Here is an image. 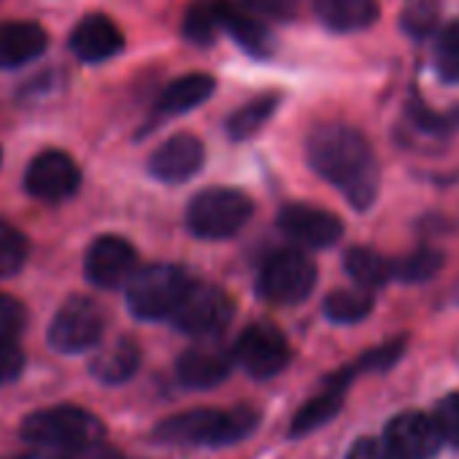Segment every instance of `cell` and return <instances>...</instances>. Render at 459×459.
Masks as SVG:
<instances>
[{
    "instance_id": "obj_1",
    "label": "cell",
    "mask_w": 459,
    "mask_h": 459,
    "mask_svg": "<svg viewBox=\"0 0 459 459\" xmlns=\"http://www.w3.org/2000/svg\"><path fill=\"white\" fill-rule=\"evenodd\" d=\"M308 165L333 184L349 205L368 211L381 189V168L370 141L351 125H319L306 143Z\"/></svg>"
},
{
    "instance_id": "obj_2",
    "label": "cell",
    "mask_w": 459,
    "mask_h": 459,
    "mask_svg": "<svg viewBox=\"0 0 459 459\" xmlns=\"http://www.w3.org/2000/svg\"><path fill=\"white\" fill-rule=\"evenodd\" d=\"M257 427V413L252 408L233 411H186L165 419L157 427V437L178 446H227L247 437Z\"/></svg>"
},
{
    "instance_id": "obj_3",
    "label": "cell",
    "mask_w": 459,
    "mask_h": 459,
    "mask_svg": "<svg viewBox=\"0 0 459 459\" xmlns=\"http://www.w3.org/2000/svg\"><path fill=\"white\" fill-rule=\"evenodd\" d=\"M255 213V203L244 189L208 186L200 189L186 205L189 233L203 241H227L238 236Z\"/></svg>"
},
{
    "instance_id": "obj_4",
    "label": "cell",
    "mask_w": 459,
    "mask_h": 459,
    "mask_svg": "<svg viewBox=\"0 0 459 459\" xmlns=\"http://www.w3.org/2000/svg\"><path fill=\"white\" fill-rule=\"evenodd\" d=\"M22 437L33 448L71 454L76 448L103 440V424L98 416H92L84 408L60 405V408L30 413L22 424Z\"/></svg>"
},
{
    "instance_id": "obj_5",
    "label": "cell",
    "mask_w": 459,
    "mask_h": 459,
    "mask_svg": "<svg viewBox=\"0 0 459 459\" xmlns=\"http://www.w3.org/2000/svg\"><path fill=\"white\" fill-rule=\"evenodd\" d=\"M192 284L189 273L178 265H146L127 281V308L143 322L170 319Z\"/></svg>"
},
{
    "instance_id": "obj_6",
    "label": "cell",
    "mask_w": 459,
    "mask_h": 459,
    "mask_svg": "<svg viewBox=\"0 0 459 459\" xmlns=\"http://www.w3.org/2000/svg\"><path fill=\"white\" fill-rule=\"evenodd\" d=\"M316 287V265L300 249H284L268 257L257 276V295L273 306H298Z\"/></svg>"
},
{
    "instance_id": "obj_7",
    "label": "cell",
    "mask_w": 459,
    "mask_h": 459,
    "mask_svg": "<svg viewBox=\"0 0 459 459\" xmlns=\"http://www.w3.org/2000/svg\"><path fill=\"white\" fill-rule=\"evenodd\" d=\"M236 316V303L221 287L192 284L176 314L170 316L173 327L192 338H219L224 327Z\"/></svg>"
},
{
    "instance_id": "obj_8",
    "label": "cell",
    "mask_w": 459,
    "mask_h": 459,
    "mask_svg": "<svg viewBox=\"0 0 459 459\" xmlns=\"http://www.w3.org/2000/svg\"><path fill=\"white\" fill-rule=\"evenodd\" d=\"M103 311L90 298H71L49 325V343L63 354H82L100 343L103 338Z\"/></svg>"
},
{
    "instance_id": "obj_9",
    "label": "cell",
    "mask_w": 459,
    "mask_h": 459,
    "mask_svg": "<svg viewBox=\"0 0 459 459\" xmlns=\"http://www.w3.org/2000/svg\"><path fill=\"white\" fill-rule=\"evenodd\" d=\"M290 341L273 325H252L236 343V362L255 378L265 381L279 376L290 365Z\"/></svg>"
},
{
    "instance_id": "obj_10",
    "label": "cell",
    "mask_w": 459,
    "mask_h": 459,
    "mask_svg": "<svg viewBox=\"0 0 459 459\" xmlns=\"http://www.w3.org/2000/svg\"><path fill=\"white\" fill-rule=\"evenodd\" d=\"M276 221L281 233L303 249H327L343 236V221L335 213L306 203L284 205Z\"/></svg>"
},
{
    "instance_id": "obj_11",
    "label": "cell",
    "mask_w": 459,
    "mask_h": 459,
    "mask_svg": "<svg viewBox=\"0 0 459 459\" xmlns=\"http://www.w3.org/2000/svg\"><path fill=\"white\" fill-rule=\"evenodd\" d=\"M135 271H138V255L130 247V241L119 236H100L92 241L84 260V273L95 287L100 290L127 287Z\"/></svg>"
},
{
    "instance_id": "obj_12",
    "label": "cell",
    "mask_w": 459,
    "mask_h": 459,
    "mask_svg": "<svg viewBox=\"0 0 459 459\" xmlns=\"http://www.w3.org/2000/svg\"><path fill=\"white\" fill-rule=\"evenodd\" d=\"M236 365V349H227L216 338H200L192 349L178 357L176 373L189 389H211L224 381Z\"/></svg>"
},
{
    "instance_id": "obj_13",
    "label": "cell",
    "mask_w": 459,
    "mask_h": 459,
    "mask_svg": "<svg viewBox=\"0 0 459 459\" xmlns=\"http://www.w3.org/2000/svg\"><path fill=\"white\" fill-rule=\"evenodd\" d=\"M82 184L79 165L65 152H44L39 154L28 173H25V189L47 203L68 200Z\"/></svg>"
},
{
    "instance_id": "obj_14",
    "label": "cell",
    "mask_w": 459,
    "mask_h": 459,
    "mask_svg": "<svg viewBox=\"0 0 459 459\" xmlns=\"http://www.w3.org/2000/svg\"><path fill=\"white\" fill-rule=\"evenodd\" d=\"M384 437L392 443V448L403 459H432V456H437L440 446L446 443L435 416H427L421 411L397 413L386 424Z\"/></svg>"
},
{
    "instance_id": "obj_15",
    "label": "cell",
    "mask_w": 459,
    "mask_h": 459,
    "mask_svg": "<svg viewBox=\"0 0 459 459\" xmlns=\"http://www.w3.org/2000/svg\"><path fill=\"white\" fill-rule=\"evenodd\" d=\"M203 162H205L203 141L189 133H176L162 146L154 149L149 160V173L165 184H184L192 176H197Z\"/></svg>"
},
{
    "instance_id": "obj_16",
    "label": "cell",
    "mask_w": 459,
    "mask_h": 459,
    "mask_svg": "<svg viewBox=\"0 0 459 459\" xmlns=\"http://www.w3.org/2000/svg\"><path fill=\"white\" fill-rule=\"evenodd\" d=\"M122 47H125L122 30L114 25V20H108L103 14L84 17L71 33V49L84 63L111 60V57H117L122 52Z\"/></svg>"
},
{
    "instance_id": "obj_17",
    "label": "cell",
    "mask_w": 459,
    "mask_h": 459,
    "mask_svg": "<svg viewBox=\"0 0 459 459\" xmlns=\"http://www.w3.org/2000/svg\"><path fill=\"white\" fill-rule=\"evenodd\" d=\"M47 49V33L36 22H4L0 25V68L12 71L33 63Z\"/></svg>"
},
{
    "instance_id": "obj_18",
    "label": "cell",
    "mask_w": 459,
    "mask_h": 459,
    "mask_svg": "<svg viewBox=\"0 0 459 459\" xmlns=\"http://www.w3.org/2000/svg\"><path fill=\"white\" fill-rule=\"evenodd\" d=\"M316 20L333 33H357L376 25L378 0H314Z\"/></svg>"
},
{
    "instance_id": "obj_19",
    "label": "cell",
    "mask_w": 459,
    "mask_h": 459,
    "mask_svg": "<svg viewBox=\"0 0 459 459\" xmlns=\"http://www.w3.org/2000/svg\"><path fill=\"white\" fill-rule=\"evenodd\" d=\"M216 90V79L211 74H186L178 76L176 82H170L162 95L157 98V114L162 117H176V114H186L197 106H203Z\"/></svg>"
},
{
    "instance_id": "obj_20",
    "label": "cell",
    "mask_w": 459,
    "mask_h": 459,
    "mask_svg": "<svg viewBox=\"0 0 459 459\" xmlns=\"http://www.w3.org/2000/svg\"><path fill=\"white\" fill-rule=\"evenodd\" d=\"M141 365V351L135 346V341L130 338H117L114 343L103 346L92 362H90V373L103 381V384H125L127 378L135 376Z\"/></svg>"
},
{
    "instance_id": "obj_21",
    "label": "cell",
    "mask_w": 459,
    "mask_h": 459,
    "mask_svg": "<svg viewBox=\"0 0 459 459\" xmlns=\"http://www.w3.org/2000/svg\"><path fill=\"white\" fill-rule=\"evenodd\" d=\"M230 12H233L230 0H192L181 25L184 39L197 47H208L219 36V30H224Z\"/></svg>"
},
{
    "instance_id": "obj_22",
    "label": "cell",
    "mask_w": 459,
    "mask_h": 459,
    "mask_svg": "<svg viewBox=\"0 0 459 459\" xmlns=\"http://www.w3.org/2000/svg\"><path fill=\"white\" fill-rule=\"evenodd\" d=\"M224 30L252 57H271L273 55L276 39H273L271 28L265 25L263 17L252 14L249 9H233V12H230Z\"/></svg>"
},
{
    "instance_id": "obj_23",
    "label": "cell",
    "mask_w": 459,
    "mask_h": 459,
    "mask_svg": "<svg viewBox=\"0 0 459 459\" xmlns=\"http://www.w3.org/2000/svg\"><path fill=\"white\" fill-rule=\"evenodd\" d=\"M281 95L279 92H265L252 98L249 103H244L241 108H236L227 119V135L233 141H247L252 135H257L273 117V111L279 108Z\"/></svg>"
},
{
    "instance_id": "obj_24",
    "label": "cell",
    "mask_w": 459,
    "mask_h": 459,
    "mask_svg": "<svg viewBox=\"0 0 459 459\" xmlns=\"http://www.w3.org/2000/svg\"><path fill=\"white\" fill-rule=\"evenodd\" d=\"M343 271L351 276V281L357 287H365L370 292L378 290V287H384L394 276V265L386 257H381L378 252L365 249V247H354V249L346 252Z\"/></svg>"
},
{
    "instance_id": "obj_25",
    "label": "cell",
    "mask_w": 459,
    "mask_h": 459,
    "mask_svg": "<svg viewBox=\"0 0 459 459\" xmlns=\"http://www.w3.org/2000/svg\"><path fill=\"white\" fill-rule=\"evenodd\" d=\"M346 378H349V373H343V378H330V384L325 386V392L316 394L311 403H306V405L300 408V413H298L295 421H292V432H295V435L311 432V429H316L319 424L330 421V419L338 413V408H341V403H343Z\"/></svg>"
},
{
    "instance_id": "obj_26",
    "label": "cell",
    "mask_w": 459,
    "mask_h": 459,
    "mask_svg": "<svg viewBox=\"0 0 459 459\" xmlns=\"http://www.w3.org/2000/svg\"><path fill=\"white\" fill-rule=\"evenodd\" d=\"M373 311V292L365 287H346L335 290L325 300V314L335 325H357Z\"/></svg>"
},
{
    "instance_id": "obj_27",
    "label": "cell",
    "mask_w": 459,
    "mask_h": 459,
    "mask_svg": "<svg viewBox=\"0 0 459 459\" xmlns=\"http://www.w3.org/2000/svg\"><path fill=\"white\" fill-rule=\"evenodd\" d=\"M435 71L443 82L459 84V22H448L435 41Z\"/></svg>"
},
{
    "instance_id": "obj_28",
    "label": "cell",
    "mask_w": 459,
    "mask_h": 459,
    "mask_svg": "<svg viewBox=\"0 0 459 459\" xmlns=\"http://www.w3.org/2000/svg\"><path fill=\"white\" fill-rule=\"evenodd\" d=\"M443 268V255L435 249H419L408 257H403L400 263H394V279L405 281V284H424L429 279H435Z\"/></svg>"
},
{
    "instance_id": "obj_29",
    "label": "cell",
    "mask_w": 459,
    "mask_h": 459,
    "mask_svg": "<svg viewBox=\"0 0 459 459\" xmlns=\"http://www.w3.org/2000/svg\"><path fill=\"white\" fill-rule=\"evenodd\" d=\"M28 252H30L28 238L20 230L0 221V279L20 273L28 260Z\"/></svg>"
},
{
    "instance_id": "obj_30",
    "label": "cell",
    "mask_w": 459,
    "mask_h": 459,
    "mask_svg": "<svg viewBox=\"0 0 459 459\" xmlns=\"http://www.w3.org/2000/svg\"><path fill=\"white\" fill-rule=\"evenodd\" d=\"M25 325H28L25 306L12 295H0V341H17Z\"/></svg>"
},
{
    "instance_id": "obj_31",
    "label": "cell",
    "mask_w": 459,
    "mask_h": 459,
    "mask_svg": "<svg viewBox=\"0 0 459 459\" xmlns=\"http://www.w3.org/2000/svg\"><path fill=\"white\" fill-rule=\"evenodd\" d=\"M403 25L413 36L432 33L435 25H437V6L432 4V0H413V4H408V9L403 14Z\"/></svg>"
},
{
    "instance_id": "obj_32",
    "label": "cell",
    "mask_w": 459,
    "mask_h": 459,
    "mask_svg": "<svg viewBox=\"0 0 459 459\" xmlns=\"http://www.w3.org/2000/svg\"><path fill=\"white\" fill-rule=\"evenodd\" d=\"M435 421H437V427H440L446 443H451V446L459 448V392L446 394V397L437 403Z\"/></svg>"
},
{
    "instance_id": "obj_33",
    "label": "cell",
    "mask_w": 459,
    "mask_h": 459,
    "mask_svg": "<svg viewBox=\"0 0 459 459\" xmlns=\"http://www.w3.org/2000/svg\"><path fill=\"white\" fill-rule=\"evenodd\" d=\"M244 9L263 20H292L300 9V0H244Z\"/></svg>"
},
{
    "instance_id": "obj_34",
    "label": "cell",
    "mask_w": 459,
    "mask_h": 459,
    "mask_svg": "<svg viewBox=\"0 0 459 459\" xmlns=\"http://www.w3.org/2000/svg\"><path fill=\"white\" fill-rule=\"evenodd\" d=\"M346 459H403L386 437H359Z\"/></svg>"
},
{
    "instance_id": "obj_35",
    "label": "cell",
    "mask_w": 459,
    "mask_h": 459,
    "mask_svg": "<svg viewBox=\"0 0 459 459\" xmlns=\"http://www.w3.org/2000/svg\"><path fill=\"white\" fill-rule=\"evenodd\" d=\"M25 368V357L14 341H0V384H9L20 378Z\"/></svg>"
},
{
    "instance_id": "obj_36",
    "label": "cell",
    "mask_w": 459,
    "mask_h": 459,
    "mask_svg": "<svg viewBox=\"0 0 459 459\" xmlns=\"http://www.w3.org/2000/svg\"><path fill=\"white\" fill-rule=\"evenodd\" d=\"M65 459H122V456H119L117 448H111V446H106L103 440H98V443H90V446H84V448L71 451Z\"/></svg>"
}]
</instances>
